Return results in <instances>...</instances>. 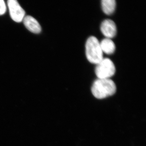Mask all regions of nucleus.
<instances>
[{
	"label": "nucleus",
	"mask_w": 146,
	"mask_h": 146,
	"mask_svg": "<svg viewBox=\"0 0 146 146\" xmlns=\"http://www.w3.org/2000/svg\"><path fill=\"white\" fill-rule=\"evenodd\" d=\"M103 11L106 15H110L115 11L116 3L115 0H102Z\"/></svg>",
	"instance_id": "8"
},
{
	"label": "nucleus",
	"mask_w": 146,
	"mask_h": 146,
	"mask_svg": "<svg viewBox=\"0 0 146 146\" xmlns=\"http://www.w3.org/2000/svg\"><path fill=\"white\" fill-rule=\"evenodd\" d=\"M101 48L103 52L107 54H112L115 52V45L111 39L106 38L100 42Z\"/></svg>",
	"instance_id": "7"
},
{
	"label": "nucleus",
	"mask_w": 146,
	"mask_h": 146,
	"mask_svg": "<svg viewBox=\"0 0 146 146\" xmlns=\"http://www.w3.org/2000/svg\"><path fill=\"white\" fill-rule=\"evenodd\" d=\"M101 31L106 38H113L116 36L117 29L114 21L110 19L105 20L102 23L100 27Z\"/></svg>",
	"instance_id": "5"
},
{
	"label": "nucleus",
	"mask_w": 146,
	"mask_h": 146,
	"mask_svg": "<svg viewBox=\"0 0 146 146\" xmlns=\"http://www.w3.org/2000/svg\"><path fill=\"white\" fill-rule=\"evenodd\" d=\"M85 48L86 57L90 63L96 65L104 58L100 42L96 37H89L86 41Z\"/></svg>",
	"instance_id": "2"
},
{
	"label": "nucleus",
	"mask_w": 146,
	"mask_h": 146,
	"mask_svg": "<svg viewBox=\"0 0 146 146\" xmlns=\"http://www.w3.org/2000/svg\"><path fill=\"white\" fill-rule=\"evenodd\" d=\"M6 11V6L4 0H0V16L3 15Z\"/></svg>",
	"instance_id": "9"
},
{
	"label": "nucleus",
	"mask_w": 146,
	"mask_h": 146,
	"mask_svg": "<svg viewBox=\"0 0 146 146\" xmlns=\"http://www.w3.org/2000/svg\"><path fill=\"white\" fill-rule=\"evenodd\" d=\"M96 65L95 73L99 79H110L115 74V65L109 58H103Z\"/></svg>",
	"instance_id": "3"
},
{
	"label": "nucleus",
	"mask_w": 146,
	"mask_h": 146,
	"mask_svg": "<svg viewBox=\"0 0 146 146\" xmlns=\"http://www.w3.org/2000/svg\"><path fill=\"white\" fill-rule=\"evenodd\" d=\"M7 5L11 17L17 23H21L25 15V10L21 6L17 0H8Z\"/></svg>",
	"instance_id": "4"
},
{
	"label": "nucleus",
	"mask_w": 146,
	"mask_h": 146,
	"mask_svg": "<svg viewBox=\"0 0 146 146\" xmlns=\"http://www.w3.org/2000/svg\"><path fill=\"white\" fill-rule=\"evenodd\" d=\"M116 89V84L110 78H98L93 83L91 91L96 98L102 99L114 95Z\"/></svg>",
	"instance_id": "1"
},
{
	"label": "nucleus",
	"mask_w": 146,
	"mask_h": 146,
	"mask_svg": "<svg viewBox=\"0 0 146 146\" xmlns=\"http://www.w3.org/2000/svg\"><path fill=\"white\" fill-rule=\"evenodd\" d=\"M23 21L26 27L32 33L38 34L41 32L42 31L41 26L33 17L30 16H25Z\"/></svg>",
	"instance_id": "6"
}]
</instances>
